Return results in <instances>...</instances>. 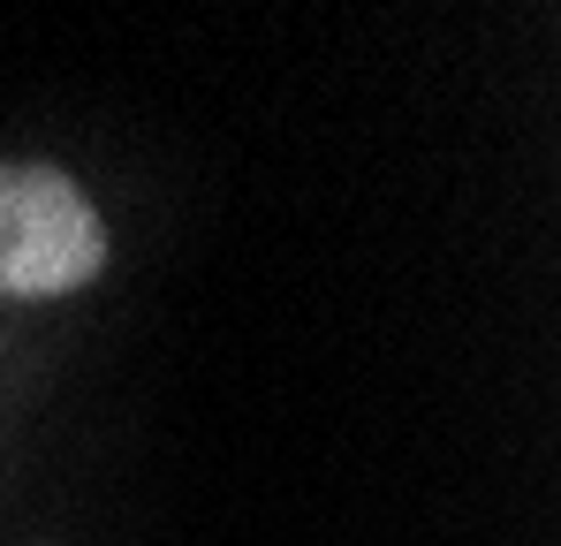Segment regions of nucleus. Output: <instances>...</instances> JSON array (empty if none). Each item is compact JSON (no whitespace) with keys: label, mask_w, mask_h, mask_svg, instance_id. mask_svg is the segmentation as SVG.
<instances>
[{"label":"nucleus","mask_w":561,"mask_h":546,"mask_svg":"<svg viewBox=\"0 0 561 546\" xmlns=\"http://www.w3.org/2000/svg\"><path fill=\"white\" fill-rule=\"evenodd\" d=\"M106 273V220L84 182L0 160V296H77Z\"/></svg>","instance_id":"nucleus-1"}]
</instances>
